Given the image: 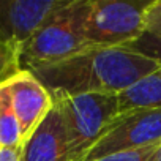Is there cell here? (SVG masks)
I'll return each instance as SVG.
<instances>
[{"instance_id":"1","label":"cell","mask_w":161,"mask_h":161,"mask_svg":"<svg viewBox=\"0 0 161 161\" xmlns=\"http://www.w3.org/2000/svg\"><path fill=\"white\" fill-rule=\"evenodd\" d=\"M161 65L133 47H86L52 65L30 69L52 97L119 95Z\"/></svg>"},{"instance_id":"2","label":"cell","mask_w":161,"mask_h":161,"mask_svg":"<svg viewBox=\"0 0 161 161\" xmlns=\"http://www.w3.org/2000/svg\"><path fill=\"white\" fill-rule=\"evenodd\" d=\"M89 8L90 0H65L22 47L21 69L52 65L86 49L84 27Z\"/></svg>"},{"instance_id":"3","label":"cell","mask_w":161,"mask_h":161,"mask_svg":"<svg viewBox=\"0 0 161 161\" xmlns=\"http://www.w3.org/2000/svg\"><path fill=\"white\" fill-rule=\"evenodd\" d=\"M52 98L63 122L68 161H82L119 115L117 95L80 93Z\"/></svg>"},{"instance_id":"4","label":"cell","mask_w":161,"mask_h":161,"mask_svg":"<svg viewBox=\"0 0 161 161\" xmlns=\"http://www.w3.org/2000/svg\"><path fill=\"white\" fill-rule=\"evenodd\" d=\"M148 2L90 0L84 27L86 47H126L145 33Z\"/></svg>"},{"instance_id":"5","label":"cell","mask_w":161,"mask_h":161,"mask_svg":"<svg viewBox=\"0 0 161 161\" xmlns=\"http://www.w3.org/2000/svg\"><path fill=\"white\" fill-rule=\"evenodd\" d=\"M161 142V109L119 114L106 133L87 152L82 161H93L106 155L136 150Z\"/></svg>"},{"instance_id":"6","label":"cell","mask_w":161,"mask_h":161,"mask_svg":"<svg viewBox=\"0 0 161 161\" xmlns=\"http://www.w3.org/2000/svg\"><path fill=\"white\" fill-rule=\"evenodd\" d=\"M65 0H0V44L21 54L43 22Z\"/></svg>"},{"instance_id":"7","label":"cell","mask_w":161,"mask_h":161,"mask_svg":"<svg viewBox=\"0 0 161 161\" xmlns=\"http://www.w3.org/2000/svg\"><path fill=\"white\" fill-rule=\"evenodd\" d=\"M5 89L8 92L16 119L21 125L22 141H25L52 109L54 98L29 69H21L13 77H10L5 82Z\"/></svg>"},{"instance_id":"8","label":"cell","mask_w":161,"mask_h":161,"mask_svg":"<svg viewBox=\"0 0 161 161\" xmlns=\"http://www.w3.org/2000/svg\"><path fill=\"white\" fill-rule=\"evenodd\" d=\"M22 161H68L66 134L55 104L24 141Z\"/></svg>"},{"instance_id":"9","label":"cell","mask_w":161,"mask_h":161,"mask_svg":"<svg viewBox=\"0 0 161 161\" xmlns=\"http://www.w3.org/2000/svg\"><path fill=\"white\" fill-rule=\"evenodd\" d=\"M119 114L161 109V68L144 76L117 95Z\"/></svg>"},{"instance_id":"10","label":"cell","mask_w":161,"mask_h":161,"mask_svg":"<svg viewBox=\"0 0 161 161\" xmlns=\"http://www.w3.org/2000/svg\"><path fill=\"white\" fill-rule=\"evenodd\" d=\"M22 142L21 125L3 82L0 84V147H21Z\"/></svg>"},{"instance_id":"11","label":"cell","mask_w":161,"mask_h":161,"mask_svg":"<svg viewBox=\"0 0 161 161\" xmlns=\"http://www.w3.org/2000/svg\"><path fill=\"white\" fill-rule=\"evenodd\" d=\"M128 47L145 54L161 65V32H145L137 41H134Z\"/></svg>"},{"instance_id":"12","label":"cell","mask_w":161,"mask_h":161,"mask_svg":"<svg viewBox=\"0 0 161 161\" xmlns=\"http://www.w3.org/2000/svg\"><path fill=\"white\" fill-rule=\"evenodd\" d=\"M18 71H21L19 54L0 44V84L7 82Z\"/></svg>"},{"instance_id":"13","label":"cell","mask_w":161,"mask_h":161,"mask_svg":"<svg viewBox=\"0 0 161 161\" xmlns=\"http://www.w3.org/2000/svg\"><path fill=\"white\" fill-rule=\"evenodd\" d=\"M159 144H153L148 147L136 148V150H125V152H117L112 155H106L103 158L93 159V161H148L152 155L155 153L156 147Z\"/></svg>"},{"instance_id":"14","label":"cell","mask_w":161,"mask_h":161,"mask_svg":"<svg viewBox=\"0 0 161 161\" xmlns=\"http://www.w3.org/2000/svg\"><path fill=\"white\" fill-rule=\"evenodd\" d=\"M145 32H161V0H152L145 10Z\"/></svg>"},{"instance_id":"15","label":"cell","mask_w":161,"mask_h":161,"mask_svg":"<svg viewBox=\"0 0 161 161\" xmlns=\"http://www.w3.org/2000/svg\"><path fill=\"white\" fill-rule=\"evenodd\" d=\"M0 161H22V145L0 147Z\"/></svg>"},{"instance_id":"16","label":"cell","mask_w":161,"mask_h":161,"mask_svg":"<svg viewBox=\"0 0 161 161\" xmlns=\"http://www.w3.org/2000/svg\"><path fill=\"white\" fill-rule=\"evenodd\" d=\"M148 161H161V142H159V145L156 147L155 153L152 155V158H150Z\"/></svg>"}]
</instances>
